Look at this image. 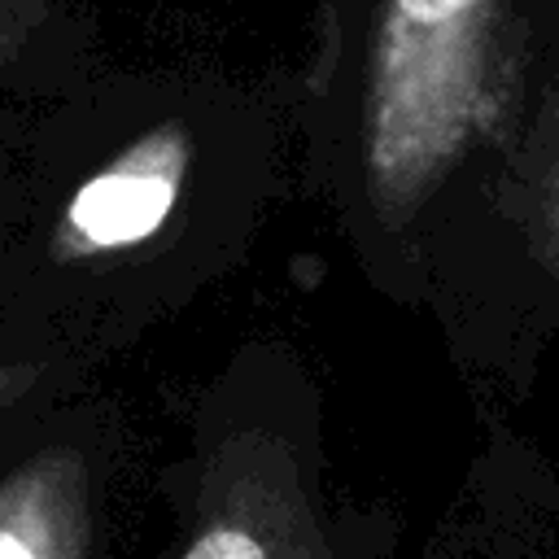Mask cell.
<instances>
[{
    "mask_svg": "<svg viewBox=\"0 0 559 559\" xmlns=\"http://www.w3.org/2000/svg\"><path fill=\"white\" fill-rule=\"evenodd\" d=\"M502 214L559 310V66L528 96L502 179Z\"/></svg>",
    "mask_w": 559,
    "mask_h": 559,
    "instance_id": "2",
    "label": "cell"
},
{
    "mask_svg": "<svg viewBox=\"0 0 559 559\" xmlns=\"http://www.w3.org/2000/svg\"><path fill=\"white\" fill-rule=\"evenodd\" d=\"M188 170L183 127H162L96 170L66 205L61 245L70 253H105L148 240L175 210Z\"/></svg>",
    "mask_w": 559,
    "mask_h": 559,
    "instance_id": "1",
    "label": "cell"
},
{
    "mask_svg": "<svg viewBox=\"0 0 559 559\" xmlns=\"http://www.w3.org/2000/svg\"><path fill=\"white\" fill-rule=\"evenodd\" d=\"M22 389H26V371H0V402H9Z\"/></svg>",
    "mask_w": 559,
    "mask_h": 559,
    "instance_id": "6",
    "label": "cell"
},
{
    "mask_svg": "<svg viewBox=\"0 0 559 559\" xmlns=\"http://www.w3.org/2000/svg\"><path fill=\"white\" fill-rule=\"evenodd\" d=\"M0 559H83V476L74 459L26 463L0 485Z\"/></svg>",
    "mask_w": 559,
    "mask_h": 559,
    "instance_id": "3",
    "label": "cell"
},
{
    "mask_svg": "<svg viewBox=\"0 0 559 559\" xmlns=\"http://www.w3.org/2000/svg\"><path fill=\"white\" fill-rule=\"evenodd\" d=\"M183 559H271V555H266V546L249 528H240V524H214V528H205L183 550Z\"/></svg>",
    "mask_w": 559,
    "mask_h": 559,
    "instance_id": "4",
    "label": "cell"
},
{
    "mask_svg": "<svg viewBox=\"0 0 559 559\" xmlns=\"http://www.w3.org/2000/svg\"><path fill=\"white\" fill-rule=\"evenodd\" d=\"M26 9L31 4H22V0H0V39H4V26H13V22L26 17Z\"/></svg>",
    "mask_w": 559,
    "mask_h": 559,
    "instance_id": "5",
    "label": "cell"
}]
</instances>
